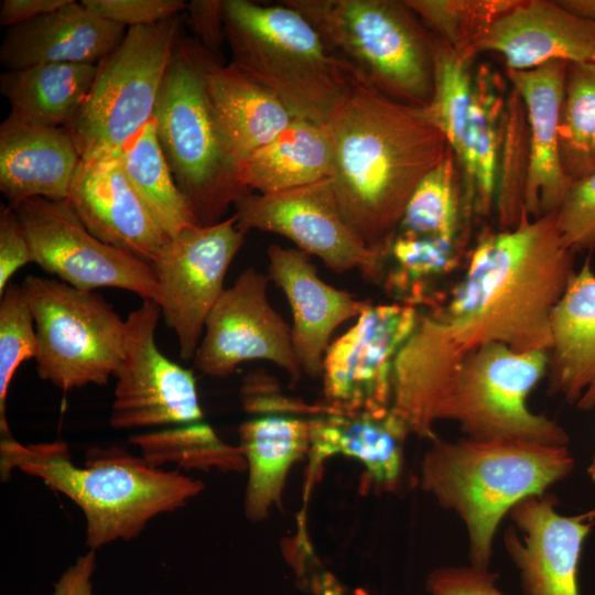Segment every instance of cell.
I'll use <instances>...</instances> for the list:
<instances>
[{
	"label": "cell",
	"mask_w": 595,
	"mask_h": 595,
	"mask_svg": "<svg viewBox=\"0 0 595 595\" xmlns=\"http://www.w3.org/2000/svg\"><path fill=\"white\" fill-rule=\"evenodd\" d=\"M69 0H2L0 2V25L12 28L50 13Z\"/></svg>",
	"instance_id": "cell-46"
},
{
	"label": "cell",
	"mask_w": 595,
	"mask_h": 595,
	"mask_svg": "<svg viewBox=\"0 0 595 595\" xmlns=\"http://www.w3.org/2000/svg\"><path fill=\"white\" fill-rule=\"evenodd\" d=\"M559 140L572 183L595 171V63L567 64Z\"/></svg>",
	"instance_id": "cell-34"
},
{
	"label": "cell",
	"mask_w": 595,
	"mask_h": 595,
	"mask_svg": "<svg viewBox=\"0 0 595 595\" xmlns=\"http://www.w3.org/2000/svg\"><path fill=\"white\" fill-rule=\"evenodd\" d=\"M307 19L327 48L388 97L428 107L434 87L433 35L398 0H282Z\"/></svg>",
	"instance_id": "cell-8"
},
{
	"label": "cell",
	"mask_w": 595,
	"mask_h": 595,
	"mask_svg": "<svg viewBox=\"0 0 595 595\" xmlns=\"http://www.w3.org/2000/svg\"><path fill=\"white\" fill-rule=\"evenodd\" d=\"M506 98L496 75L482 65L473 75V104L463 155L464 212L486 217L495 209L498 155Z\"/></svg>",
	"instance_id": "cell-30"
},
{
	"label": "cell",
	"mask_w": 595,
	"mask_h": 595,
	"mask_svg": "<svg viewBox=\"0 0 595 595\" xmlns=\"http://www.w3.org/2000/svg\"><path fill=\"white\" fill-rule=\"evenodd\" d=\"M202 45L180 37L162 82L153 120L173 177L199 226L223 220L252 192L239 180L236 154L207 93Z\"/></svg>",
	"instance_id": "cell-7"
},
{
	"label": "cell",
	"mask_w": 595,
	"mask_h": 595,
	"mask_svg": "<svg viewBox=\"0 0 595 595\" xmlns=\"http://www.w3.org/2000/svg\"><path fill=\"white\" fill-rule=\"evenodd\" d=\"M556 499L537 495L518 502L509 516L522 533H505V545L519 570L526 595H580L577 572L584 541L595 520L563 516Z\"/></svg>",
	"instance_id": "cell-17"
},
{
	"label": "cell",
	"mask_w": 595,
	"mask_h": 595,
	"mask_svg": "<svg viewBox=\"0 0 595 595\" xmlns=\"http://www.w3.org/2000/svg\"><path fill=\"white\" fill-rule=\"evenodd\" d=\"M324 126L340 212L383 260L409 199L450 150L447 142L426 107L388 97L354 66Z\"/></svg>",
	"instance_id": "cell-1"
},
{
	"label": "cell",
	"mask_w": 595,
	"mask_h": 595,
	"mask_svg": "<svg viewBox=\"0 0 595 595\" xmlns=\"http://www.w3.org/2000/svg\"><path fill=\"white\" fill-rule=\"evenodd\" d=\"M98 17L126 28L151 25L185 12L183 0H82Z\"/></svg>",
	"instance_id": "cell-41"
},
{
	"label": "cell",
	"mask_w": 595,
	"mask_h": 595,
	"mask_svg": "<svg viewBox=\"0 0 595 595\" xmlns=\"http://www.w3.org/2000/svg\"><path fill=\"white\" fill-rule=\"evenodd\" d=\"M0 468L3 479L18 468L75 502L85 515L91 550L138 537L152 518L183 507L204 488L198 479L120 448H91L78 466L61 441L21 444L13 436L1 437Z\"/></svg>",
	"instance_id": "cell-4"
},
{
	"label": "cell",
	"mask_w": 595,
	"mask_h": 595,
	"mask_svg": "<svg viewBox=\"0 0 595 595\" xmlns=\"http://www.w3.org/2000/svg\"><path fill=\"white\" fill-rule=\"evenodd\" d=\"M126 26L69 2L50 13L9 28L0 46L6 71L41 64L97 65L121 42Z\"/></svg>",
	"instance_id": "cell-23"
},
{
	"label": "cell",
	"mask_w": 595,
	"mask_h": 595,
	"mask_svg": "<svg viewBox=\"0 0 595 595\" xmlns=\"http://www.w3.org/2000/svg\"><path fill=\"white\" fill-rule=\"evenodd\" d=\"M245 236L234 215L215 225L188 227L170 238L151 264L159 285L156 303L184 360L194 359L206 318L226 289V274Z\"/></svg>",
	"instance_id": "cell-12"
},
{
	"label": "cell",
	"mask_w": 595,
	"mask_h": 595,
	"mask_svg": "<svg viewBox=\"0 0 595 595\" xmlns=\"http://www.w3.org/2000/svg\"><path fill=\"white\" fill-rule=\"evenodd\" d=\"M530 166L529 130L523 102L511 88L505 105L498 155L495 210L501 229L515 227L524 212Z\"/></svg>",
	"instance_id": "cell-37"
},
{
	"label": "cell",
	"mask_w": 595,
	"mask_h": 595,
	"mask_svg": "<svg viewBox=\"0 0 595 595\" xmlns=\"http://www.w3.org/2000/svg\"><path fill=\"white\" fill-rule=\"evenodd\" d=\"M185 19L184 12L155 24L129 28L97 64L80 109L64 128L82 160L118 153L153 118Z\"/></svg>",
	"instance_id": "cell-9"
},
{
	"label": "cell",
	"mask_w": 595,
	"mask_h": 595,
	"mask_svg": "<svg viewBox=\"0 0 595 595\" xmlns=\"http://www.w3.org/2000/svg\"><path fill=\"white\" fill-rule=\"evenodd\" d=\"M267 274L248 268L224 290L210 310L194 356L203 375L225 378L246 361L266 360L296 383L303 375L292 329L268 300Z\"/></svg>",
	"instance_id": "cell-15"
},
{
	"label": "cell",
	"mask_w": 595,
	"mask_h": 595,
	"mask_svg": "<svg viewBox=\"0 0 595 595\" xmlns=\"http://www.w3.org/2000/svg\"><path fill=\"white\" fill-rule=\"evenodd\" d=\"M549 391L582 411L595 408V272L574 271L551 316Z\"/></svg>",
	"instance_id": "cell-24"
},
{
	"label": "cell",
	"mask_w": 595,
	"mask_h": 595,
	"mask_svg": "<svg viewBox=\"0 0 595 595\" xmlns=\"http://www.w3.org/2000/svg\"><path fill=\"white\" fill-rule=\"evenodd\" d=\"M97 65L41 64L0 75V93L9 117L28 125L65 128L80 109L96 77Z\"/></svg>",
	"instance_id": "cell-28"
},
{
	"label": "cell",
	"mask_w": 595,
	"mask_h": 595,
	"mask_svg": "<svg viewBox=\"0 0 595 595\" xmlns=\"http://www.w3.org/2000/svg\"><path fill=\"white\" fill-rule=\"evenodd\" d=\"M80 161L64 128L23 123L7 117L0 125V191L13 206L24 199H68Z\"/></svg>",
	"instance_id": "cell-25"
},
{
	"label": "cell",
	"mask_w": 595,
	"mask_h": 595,
	"mask_svg": "<svg viewBox=\"0 0 595 595\" xmlns=\"http://www.w3.org/2000/svg\"><path fill=\"white\" fill-rule=\"evenodd\" d=\"M457 165L450 149L414 190L397 232L459 242L465 212Z\"/></svg>",
	"instance_id": "cell-33"
},
{
	"label": "cell",
	"mask_w": 595,
	"mask_h": 595,
	"mask_svg": "<svg viewBox=\"0 0 595 595\" xmlns=\"http://www.w3.org/2000/svg\"><path fill=\"white\" fill-rule=\"evenodd\" d=\"M224 0H192L185 10V23L194 34V39L213 56L224 63L223 45Z\"/></svg>",
	"instance_id": "cell-44"
},
{
	"label": "cell",
	"mask_w": 595,
	"mask_h": 595,
	"mask_svg": "<svg viewBox=\"0 0 595 595\" xmlns=\"http://www.w3.org/2000/svg\"><path fill=\"white\" fill-rule=\"evenodd\" d=\"M425 28L458 55L473 45L518 0H404Z\"/></svg>",
	"instance_id": "cell-38"
},
{
	"label": "cell",
	"mask_w": 595,
	"mask_h": 595,
	"mask_svg": "<svg viewBox=\"0 0 595 595\" xmlns=\"http://www.w3.org/2000/svg\"><path fill=\"white\" fill-rule=\"evenodd\" d=\"M33 262L32 250L22 223L13 207L0 209V295L11 277L23 266Z\"/></svg>",
	"instance_id": "cell-43"
},
{
	"label": "cell",
	"mask_w": 595,
	"mask_h": 595,
	"mask_svg": "<svg viewBox=\"0 0 595 595\" xmlns=\"http://www.w3.org/2000/svg\"><path fill=\"white\" fill-rule=\"evenodd\" d=\"M458 242L396 232L387 249L381 280L386 290L412 306L429 300L433 281L457 263Z\"/></svg>",
	"instance_id": "cell-32"
},
{
	"label": "cell",
	"mask_w": 595,
	"mask_h": 595,
	"mask_svg": "<svg viewBox=\"0 0 595 595\" xmlns=\"http://www.w3.org/2000/svg\"><path fill=\"white\" fill-rule=\"evenodd\" d=\"M206 88L219 122L241 163L272 141L295 117L271 91L202 46Z\"/></svg>",
	"instance_id": "cell-27"
},
{
	"label": "cell",
	"mask_w": 595,
	"mask_h": 595,
	"mask_svg": "<svg viewBox=\"0 0 595 595\" xmlns=\"http://www.w3.org/2000/svg\"><path fill=\"white\" fill-rule=\"evenodd\" d=\"M238 433L248 469L245 513L251 521H261L280 505L293 464L309 453L311 418L289 413L258 414L244 422Z\"/></svg>",
	"instance_id": "cell-26"
},
{
	"label": "cell",
	"mask_w": 595,
	"mask_h": 595,
	"mask_svg": "<svg viewBox=\"0 0 595 595\" xmlns=\"http://www.w3.org/2000/svg\"><path fill=\"white\" fill-rule=\"evenodd\" d=\"M409 434L410 429L391 408L345 410L324 402L322 411L311 418L306 487L328 457L340 454L364 466L367 485L381 491L394 490L402 476Z\"/></svg>",
	"instance_id": "cell-21"
},
{
	"label": "cell",
	"mask_w": 595,
	"mask_h": 595,
	"mask_svg": "<svg viewBox=\"0 0 595 595\" xmlns=\"http://www.w3.org/2000/svg\"><path fill=\"white\" fill-rule=\"evenodd\" d=\"M495 53L506 69L530 71L552 61L595 63V20L560 1L519 0L473 45L470 57Z\"/></svg>",
	"instance_id": "cell-18"
},
{
	"label": "cell",
	"mask_w": 595,
	"mask_h": 595,
	"mask_svg": "<svg viewBox=\"0 0 595 595\" xmlns=\"http://www.w3.org/2000/svg\"><path fill=\"white\" fill-rule=\"evenodd\" d=\"M96 569L95 550L79 556L54 584L53 595H94L91 577Z\"/></svg>",
	"instance_id": "cell-45"
},
{
	"label": "cell",
	"mask_w": 595,
	"mask_h": 595,
	"mask_svg": "<svg viewBox=\"0 0 595 595\" xmlns=\"http://www.w3.org/2000/svg\"><path fill=\"white\" fill-rule=\"evenodd\" d=\"M331 160L325 126L295 118L241 163L239 180L250 192L286 191L329 177Z\"/></svg>",
	"instance_id": "cell-29"
},
{
	"label": "cell",
	"mask_w": 595,
	"mask_h": 595,
	"mask_svg": "<svg viewBox=\"0 0 595 595\" xmlns=\"http://www.w3.org/2000/svg\"><path fill=\"white\" fill-rule=\"evenodd\" d=\"M555 218L569 249L574 253L595 250V171L572 183Z\"/></svg>",
	"instance_id": "cell-40"
},
{
	"label": "cell",
	"mask_w": 595,
	"mask_h": 595,
	"mask_svg": "<svg viewBox=\"0 0 595 595\" xmlns=\"http://www.w3.org/2000/svg\"><path fill=\"white\" fill-rule=\"evenodd\" d=\"M555 213L523 214L512 228L483 234L447 304L433 314L462 351L499 343L549 350L551 316L574 273Z\"/></svg>",
	"instance_id": "cell-2"
},
{
	"label": "cell",
	"mask_w": 595,
	"mask_h": 595,
	"mask_svg": "<svg viewBox=\"0 0 595 595\" xmlns=\"http://www.w3.org/2000/svg\"><path fill=\"white\" fill-rule=\"evenodd\" d=\"M588 474H589L591 478L595 482V456H594L593 462L591 463V465L588 467Z\"/></svg>",
	"instance_id": "cell-48"
},
{
	"label": "cell",
	"mask_w": 595,
	"mask_h": 595,
	"mask_svg": "<svg viewBox=\"0 0 595 595\" xmlns=\"http://www.w3.org/2000/svg\"><path fill=\"white\" fill-rule=\"evenodd\" d=\"M21 286L35 324L39 377L64 392L107 385L123 356L126 321L94 291L37 275Z\"/></svg>",
	"instance_id": "cell-10"
},
{
	"label": "cell",
	"mask_w": 595,
	"mask_h": 595,
	"mask_svg": "<svg viewBox=\"0 0 595 595\" xmlns=\"http://www.w3.org/2000/svg\"><path fill=\"white\" fill-rule=\"evenodd\" d=\"M223 6L230 64L275 95L295 118L324 125L351 64L332 53L311 22L281 1L224 0Z\"/></svg>",
	"instance_id": "cell-6"
},
{
	"label": "cell",
	"mask_w": 595,
	"mask_h": 595,
	"mask_svg": "<svg viewBox=\"0 0 595 595\" xmlns=\"http://www.w3.org/2000/svg\"><path fill=\"white\" fill-rule=\"evenodd\" d=\"M419 317L416 307L405 303L367 301L356 323L326 350L321 376L325 403L345 410L390 409L394 361Z\"/></svg>",
	"instance_id": "cell-16"
},
{
	"label": "cell",
	"mask_w": 595,
	"mask_h": 595,
	"mask_svg": "<svg viewBox=\"0 0 595 595\" xmlns=\"http://www.w3.org/2000/svg\"><path fill=\"white\" fill-rule=\"evenodd\" d=\"M433 46L434 87L426 109L458 162L463 155L472 112V60L458 55L434 35Z\"/></svg>",
	"instance_id": "cell-36"
},
{
	"label": "cell",
	"mask_w": 595,
	"mask_h": 595,
	"mask_svg": "<svg viewBox=\"0 0 595 595\" xmlns=\"http://www.w3.org/2000/svg\"><path fill=\"white\" fill-rule=\"evenodd\" d=\"M584 516L589 520H595V509L585 512Z\"/></svg>",
	"instance_id": "cell-49"
},
{
	"label": "cell",
	"mask_w": 595,
	"mask_h": 595,
	"mask_svg": "<svg viewBox=\"0 0 595 595\" xmlns=\"http://www.w3.org/2000/svg\"><path fill=\"white\" fill-rule=\"evenodd\" d=\"M37 336L34 318L21 284L10 283L0 302V432L12 436L6 418L11 380L22 363L35 359Z\"/></svg>",
	"instance_id": "cell-39"
},
{
	"label": "cell",
	"mask_w": 595,
	"mask_h": 595,
	"mask_svg": "<svg viewBox=\"0 0 595 595\" xmlns=\"http://www.w3.org/2000/svg\"><path fill=\"white\" fill-rule=\"evenodd\" d=\"M11 207L24 228L33 262L45 272L78 290L116 288L158 302L152 266L95 237L68 199L33 197Z\"/></svg>",
	"instance_id": "cell-11"
},
{
	"label": "cell",
	"mask_w": 595,
	"mask_h": 595,
	"mask_svg": "<svg viewBox=\"0 0 595 595\" xmlns=\"http://www.w3.org/2000/svg\"><path fill=\"white\" fill-rule=\"evenodd\" d=\"M566 67L565 62L552 61L530 71L506 69L528 122L530 166L524 212L529 217L555 213L572 185L562 165L559 140Z\"/></svg>",
	"instance_id": "cell-22"
},
{
	"label": "cell",
	"mask_w": 595,
	"mask_h": 595,
	"mask_svg": "<svg viewBox=\"0 0 595 595\" xmlns=\"http://www.w3.org/2000/svg\"><path fill=\"white\" fill-rule=\"evenodd\" d=\"M574 468L563 445L432 440L420 467L421 488L458 515L469 541L470 565L487 570L500 521L521 500L542 495Z\"/></svg>",
	"instance_id": "cell-5"
},
{
	"label": "cell",
	"mask_w": 595,
	"mask_h": 595,
	"mask_svg": "<svg viewBox=\"0 0 595 595\" xmlns=\"http://www.w3.org/2000/svg\"><path fill=\"white\" fill-rule=\"evenodd\" d=\"M130 442L140 447L143 459L156 467L173 462L186 468H247L240 447L224 443L204 422L138 434Z\"/></svg>",
	"instance_id": "cell-35"
},
{
	"label": "cell",
	"mask_w": 595,
	"mask_h": 595,
	"mask_svg": "<svg viewBox=\"0 0 595 595\" xmlns=\"http://www.w3.org/2000/svg\"><path fill=\"white\" fill-rule=\"evenodd\" d=\"M160 315L158 303L142 301L126 321L125 351L115 372L113 429L180 426L203 420L192 370L169 359L156 346Z\"/></svg>",
	"instance_id": "cell-14"
},
{
	"label": "cell",
	"mask_w": 595,
	"mask_h": 595,
	"mask_svg": "<svg viewBox=\"0 0 595 595\" xmlns=\"http://www.w3.org/2000/svg\"><path fill=\"white\" fill-rule=\"evenodd\" d=\"M116 154L133 190L170 238L199 225L173 177L153 118Z\"/></svg>",
	"instance_id": "cell-31"
},
{
	"label": "cell",
	"mask_w": 595,
	"mask_h": 595,
	"mask_svg": "<svg viewBox=\"0 0 595 595\" xmlns=\"http://www.w3.org/2000/svg\"><path fill=\"white\" fill-rule=\"evenodd\" d=\"M497 577L473 565L445 566L429 573L425 587L431 595H506L497 587Z\"/></svg>",
	"instance_id": "cell-42"
},
{
	"label": "cell",
	"mask_w": 595,
	"mask_h": 595,
	"mask_svg": "<svg viewBox=\"0 0 595 595\" xmlns=\"http://www.w3.org/2000/svg\"><path fill=\"white\" fill-rule=\"evenodd\" d=\"M268 278L282 290L291 311L292 343L303 374L322 376L323 361L335 329L358 317L367 301L324 282L309 255L271 245Z\"/></svg>",
	"instance_id": "cell-20"
},
{
	"label": "cell",
	"mask_w": 595,
	"mask_h": 595,
	"mask_svg": "<svg viewBox=\"0 0 595 595\" xmlns=\"http://www.w3.org/2000/svg\"><path fill=\"white\" fill-rule=\"evenodd\" d=\"M570 11L595 20V0H559Z\"/></svg>",
	"instance_id": "cell-47"
},
{
	"label": "cell",
	"mask_w": 595,
	"mask_h": 595,
	"mask_svg": "<svg viewBox=\"0 0 595 595\" xmlns=\"http://www.w3.org/2000/svg\"><path fill=\"white\" fill-rule=\"evenodd\" d=\"M237 227L283 236L336 273L358 269L380 281L382 258L345 220L329 177L268 194L251 193L234 206Z\"/></svg>",
	"instance_id": "cell-13"
},
{
	"label": "cell",
	"mask_w": 595,
	"mask_h": 595,
	"mask_svg": "<svg viewBox=\"0 0 595 595\" xmlns=\"http://www.w3.org/2000/svg\"><path fill=\"white\" fill-rule=\"evenodd\" d=\"M547 350L517 351L490 343L462 351L442 334L422 347L419 394L434 424L456 422L466 437L563 445L564 429L528 408V397L547 375Z\"/></svg>",
	"instance_id": "cell-3"
},
{
	"label": "cell",
	"mask_w": 595,
	"mask_h": 595,
	"mask_svg": "<svg viewBox=\"0 0 595 595\" xmlns=\"http://www.w3.org/2000/svg\"><path fill=\"white\" fill-rule=\"evenodd\" d=\"M68 201L95 237L150 264L170 240L128 181L117 154L80 159Z\"/></svg>",
	"instance_id": "cell-19"
}]
</instances>
